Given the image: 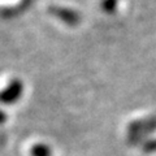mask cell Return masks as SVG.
<instances>
[{"label":"cell","mask_w":156,"mask_h":156,"mask_svg":"<svg viewBox=\"0 0 156 156\" xmlns=\"http://www.w3.org/2000/svg\"><path fill=\"white\" fill-rule=\"evenodd\" d=\"M31 156H51V148L47 144H35L30 151Z\"/></svg>","instance_id":"obj_4"},{"label":"cell","mask_w":156,"mask_h":156,"mask_svg":"<svg viewBox=\"0 0 156 156\" xmlns=\"http://www.w3.org/2000/svg\"><path fill=\"white\" fill-rule=\"evenodd\" d=\"M51 14H53L56 18H58L60 21L69 26H77L81 22V16L80 13L73 11L69 8H64V7H51L50 8Z\"/></svg>","instance_id":"obj_3"},{"label":"cell","mask_w":156,"mask_h":156,"mask_svg":"<svg viewBox=\"0 0 156 156\" xmlns=\"http://www.w3.org/2000/svg\"><path fill=\"white\" fill-rule=\"evenodd\" d=\"M144 152H155L156 151V139H150L143 144Z\"/></svg>","instance_id":"obj_6"},{"label":"cell","mask_w":156,"mask_h":156,"mask_svg":"<svg viewBox=\"0 0 156 156\" xmlns=\"http://www.w3.org/2000/svg\"><path fill=\"white\" fill-rule=\"evenodd\" d=\"M23 85L20 80H13L3 91H0V103L13 104L22 96Z\"/></svg>","instance_id":"obj_2"},{"label":"cell","mask_w":156,"mask_h":156,"mask_svg":"<svg viewBox=\"0 0 156 156\" xmlns=\"http://www.w3.org/2000/svg\"><path fill=\"white\" fill-rule=\"evenodd\" d=\"M154 130H156V117L135 121L129 126V136L133 142H138L144 134H148Z\"/></svg>","instance_id":"obj_1"},{"label":"cell","mask_w":156,"mask_h":156,"mask_svg":"<svg viewBox=\"0 0 156 156\" xmlns=\"http://www.w3.org/2000/svg\"><path fill=\"white\" fill-rule=\"evenodd\" d=\"M5 121H7V115H5V112L0 111V125H2L3 122H5Z\"/></svg>","instance_id":"obj_7"},{"label":"cell","mask_w":156,"mask_h":156,"mask_svg":"<svg viewBox=\"0 0 156 156\" xmlns=\"http://www.w3.org/2000/svg\"><path fill=\"white\" fill-rule=\"evenodd\" d=\"M117 0H103L101 2V9L107 13H113L117 8Z\"/></svg>","instance_id":"obj_5"}]
</instances>
